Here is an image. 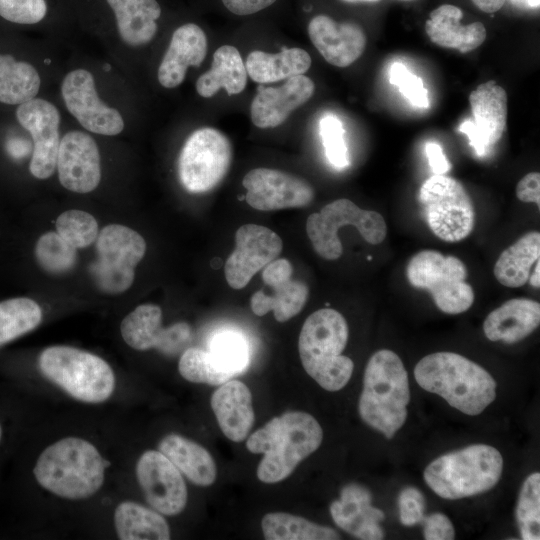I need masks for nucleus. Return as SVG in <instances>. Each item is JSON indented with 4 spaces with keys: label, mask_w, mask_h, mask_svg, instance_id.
<instances>
[{
    "label": "nucleus",
    "mask_w": 540,
    "mask_h": 540,
    "mask_svg": "<svg viewBox=\"0 0 540 540\" xmlns=\"http://www.w3.org/2000/svg\"><path fill=\"white\" fill-rule=\"evenodd\" d=\"M473 120L463 121L458 130L467 135L479 157L489 154L501 139L507 120V95L495 81L478 85L469 95Z\"/></svg>",
    "instance_id": "nucleus-18"
},
{
    "label": "nucleus",
    "mask_w": 540,
    "mask_h": 540,
    "mask_svg": "<svg viewBox=\"0 0 540 540\" xmlns=\"http://www.w3.org/2000/svg\"><path fill=\"white\" fill-rule=\"evenodd\" d=\"M515 5L523 8H538L540 0H511Z\"/></svg>",
    "instance_id": "nucleus-54"
},
{
    "label": "nucleus",
    "mask_w": 540,
    "mask_h": 540,
    "mask_svg": "<svg viewBox=\"0 0 540 540\" xmlns=\"http://www.w3.org/2000/svg\"><path fill=\"white\" fill-rule=\"evenodd\" d=\"M57 233L76 249L91 245L98 236V223L88 212L68 210L56 220Z\"/></svg>",
    "instance_id": "nucleus-42"
},
{
    "label": "nucleus",
    "mask_w": 540,
    "mask_h": 540,
    "mask_svg": "<svg viewBox=\"0 0 540 540\" xmlns=\"http://www.w3.org/2000/svg\"><path fill=\"white\" fill-rule=\"evenodd\" d=\"M399 518L404 526H414L422 522L425 512V498L415 487H405L398 496Z\"/></svg>",
    "instance_id": "nucleus-46"
},
{
    "label": "nucleus",
    "mask_w": 540,
    "mask_h": 540,
    "mask_svg": "<svg viewBox=\"0 0 540 540\" xmlns=\"http://www.w3.org/2000/svg\"><path fill=\"white\" fill-rule=\"evenodd\" d=\"M474 5L486 13H494L498 11L503 5L505 0H471Z\"/></svg>",
    "instance_id": "nucleus-52"
},
{
    "label": "nucleus",
    "mask_w": 540,
    "mask_h": 540,
    "mask_svg": "<svg viewBox=\"0 0 540 540\" xmlns=\"http://www.w3.org/2000/svg\"><path fill=\"white\" fill-rule=\"evenodd\" d=\"M503 471L500 452L485 444H475L433 460L423 477L441 498L461 499L484 493L499 481Z\"/></svg>",
    "instance_id": "nucleus-6"
},
{
    "label": "nucleus",
    "mask_w": 540,
    "mask_h": 540,
    "mask_svg": "<svg viewBox=\"0 0 540 540\" xmlns=\"http://www.w3.org/2000/svg\"><path fill=\"white\" fill-rule=\"evenodd\" d=\"M136 478L147 503L167 516L181 513L188 492L181 472L159 450H147L136 463Z\"/></svg>",
    "instance_id": "nucleus-14"
},
{
    "label": "nucleus",
    "mask_w": 540,
    "mask_h": 540,
    "mask_svg": "<svg viewBox=\"0 0 540 540\" xmlns=\"http://www.w3.org/2000/svg\"><path fill=\"white\" fill-rule=\"evenodd\" d=\"M112 9L121 40L132 47L148 44L158 29L161 15L156 0H106Z\"/></svg>",
    "instance_id": "nucleus-28"
},
{
    "label": "nucleus",
    "mask_w": 540,
    "mask_h": 540,
    "mask_svg": "<svg viewBox=\"0 0 540 540\" xmlns=\"http://www.w3.org/2000/svg\"><path fill=\"white\" fill-rule=\"evenodd\" d=\"M106 466L107 462L92 443L67 437L42 451L33 472L45 490L61 498L80 500L102 487Z\"/></svg>",
    "instance_id": "nucleus-3"
},
{
    "label": "nucleus",
    "mask_w": 540,
    "mask_h": 540,
    "mask_svg": "<svg viewBox=\"0 0 540 540\" xmlns=\"http://www.w3.org/2000/svg\"><path fill=\"white\" fill-rule=\"evenodd\" d=\"M540 323V304L528 298H514L488 314L483 331L491 341L507 344L529 336Z\"/></svg>",
    "instance_id": "nucleus-26"
},
{
    "label": "nucleus",
    "mask_w": 540,
    "mask_h": 540,
    "mask_svg": "<svg viewBox=\"0 0 540 540\" xmlns=\"http://www.w3.org/2000/svg\"><path fill=\"white\" fill-rule=\"evenodd\" d=\"M206 54L207 37L198 25L186 23L178 27L158 67L160 85L167 89L181 85L187 69L200 66Z\"/></svg>",
    "instance_id": "nucleus-24"
},
{
    "label": "nucleus",
    "mask_w": 540,
    "mask_h": 540,
    "mask_svg": "<svg viewBox=\"0 0 540 540\" xmlns=\"http://www.w3.org/2000/svg\"><path fill=\"white\" fill-rule=\"evenodd\" d=\"M97 259L91 272L96 285L105 293L126 291L134 281V268L146 252L144 238L119 224L105 226L96 238Z\"/></svg>",
    "instance_id": "nucleus-11"
},
{
    "label": "nucleus",
    "mask_w": 540,
    "mask_h": 540,
    "mask_svg": "<svg viewBox=\"0 0 540 540\" xmlns=\"http://www.w3.org/2000/svg\"><path fill=\"white\" fill-rule=\"evenodd\" d=\"M517 198L522 202H532L540 206V174L531 172L526 174L517 184Z\"/></svg>",
    "instance_id": "nucleus-48"
},
{
    "label": "nucleus",
    "mask_w": 540,
    "mask_h": 540,
    "mask_svg": "<svg viewBox=\"0 0 540 540\" xmlns=\"http://www.w3.org/2000/svg\"><path fill=\"white\" fill-rule=\"evenodd\" d=\"M56 168L67 190L80 194L93 191L101 180V158L93 137L80 130L67 132L60 139Z\"/></svg>",
    "instance_id": "nucleus-20"
},
{
    "label": "nucleus",
    "mask_w": 540,
    "mask_h": 540,
    "mask_svg": "<svg viewBox=\"0 0 540 540\" xmlns=\"http://www.w3.org/2000/svg\"><path fill=\"white\" fill-rule=\"evenodd\" d=\"M211 407L223 434L234 442L246 439L255 421L252 394L246 384L229 380L211 396Z\"/></svg>",
    "instance_id": "nucleus-25"
},
{
    "label": "nucleus",
    "mask_w": 540,
    "mask_h": 540,
    "mask_svg": "<svg viewBox=\"0 0 540 540\" xmlns=\"http://www.w3.org/2000/svg\"><path fill=\"white\" fill-rule=\"evenodd\" d=\"M61 95L66 109L87 131L104 136L123 131L121 113L100 99L94 76L87 69L68 72L61 83Z\"/></svg>",
    "instance_id": "nucleus-13"
},
{
    "label": "nucleus",
    "mask_w": 540,
    "mask_h": 540,
    "mask_svg": "<svg viewBox=\"0 0 540 540\" xmlns=\"http://www.w3.org/2000/svg\"><path fill=\"white\" fill-rule=\"evenodd\" d=\"M462 10L452 4H443L430 13L425 31L430 40L444 48L467 53L479 47L486 39V28L481 22L462 25Z\"/></svg>",
    "instance_id": "nucleus-27"
},
{
    "label": "nucleus",
    "mask_w": 540,
    "mask_h": 540,
    "mask_svg": "<svg viewBox=\"0 0 540 540\" xmlns=\"http://www.w3.org/2000/svg\"><path fill=\"white\" fill-rule=\"evenodd\" d=\"M46 14L45 0H0V16L13 23L36 24L42 21Z\"/></svg>",
    "instance_id": "nucleus-45"
},
{
    "label": "nucleus",
    "mask_w": 540,
    "mask_h": 540,
    "mask_svg": "<svg viewBox=\"0 0 540 540\" xmlns=\"http://www.w3.org/2000/svg\"><path fill=\"white\" fill-rule=\"evenodd\" d=\"M235 241V249L225 262L224 274L228 285L238 290L278 257L283 242L273 230L251 223L237 229Z\"/></svg>",
    "instance_id": "nucleus-17"
},
{
    "label": "nucleus",
    "mask_w": 540,
    "mask_h": 540,
    "mask_svg": "<svg viewBox=\"0 0 540 540\" xmlns=\"http://www.w3.org/2000/svg\"><path fill=\"white\" fill-rule=\"evenodd\" d=\"M308 34L323 58L336 67H347L364 52L366 35L354 22L338 23L327 15H317L308 24Z\"/></svg>",
    "instance_id": "nucleus-22"
},
{
    "label": "nucleus",
    "mask_w": 540,
    "mask_h": 540,
    "mask_svg": "<svg viewBox=\"0 0 540 540\" xmlns=\"http://www.w3.org/2000/svg\"><path fill=\"white\" fill-rule=\"evenodd\" d=\"M41 87L37 69L10 54H0V102L21 105L36 98Z\"/></svg>",
    "instance_id": "nucleus-35"
},
{
    "label": "nucleus",
    "mask_w": 540,
    "mask_h": 540,
    "mask_svg": "<svg viewBox=\"0 0 540 540\" xmlns=\"http://www.w3.org/2000/svg\"><path fill=\"white\" fill-rule=\"evenodd\" d=\"M419 202L429 228L441 240L458 242L472 232L473 203L458 180L434 174L422 184Z\"/></svg>",
    "instance_id": "nucleus-9"
},
{
    "label": "nucleus",
    "mask_w": 540,
    "mask_h": 540,
    "mask_svg": "<svg viewBox=\"0 0 540 540\" xmlns=\"http://www.w3.org/2000/svg\"><path fill=\"white\" fill-rule=\"evenodd\" d=\"M423 535L426 540H452L455 538L454 526L450 519L442 513L425 516Z\"/></svg>",
    "instance_id": "nucleus-47"
},
{
    "label": "nucleus",
    "mask_w": 540,
    "mask_h": 540,
    "mask_svg": "<svg viewBox=\"0 0 540 540\" xmlns=\"http://www.w3.org/2000/svg\"><path fill=\"white\" fill-rule=\"evenodd\" d=\"M1 436H2V429H1V426H0V441H1Z\"/></svg>",
    "instance_id": "nucleus-56"
},
{
    "label": "nucleus",
    "mask_w": 540,
    "mask_h": 540,
    "mask_svg": "<svg viewBox=\"0 0 540 540\" xmlns=\"http://www.w3.org/2000/svg\"><path fill=\"white\" fill-rule=\"evenodd\" d=\"M276 0H222L224 6L233 14L250 15L272 5Z\"/></svg>",
    "instance_id": "nucleus-50"
},
{
    "label": "nucleus",
    "mask_w": 540,
    "mask_h": 540,
    "mask_svg": "<svg viewBox=\"0 0 540 540\" xmlns=\"http://www.w3.org/2000/svg\"><path fill=\"white\" fill-rule=\"evenodd\" d=\"M414 377L424 390L470 416L483 412L496 397L494 378L477 363L453 352L423 357L414 368Z\"/></svg>",
    "instance_id": "nucleus-2"
},
{
    "label": "nucleus",
    "mask_w": 540,
    "mask_h": 540,
    "mask_svg": "<svg viewBox=\"0 0 540 540\" xmlns=\"http://www.w3.org/2000/svg\"><path fill=\"white\" fill-rule=\"evenodd\" d=\"M162 310L154 304H142L121 322V335L135 350L156 348L166 355L177 354L191 339L187 323L179 322L162 328Z\"/></svg>",
    "instance_id": "nucleus-19"
},
{
    "label": "nucleus",
    "mask_w": 540,
    "mask_h": 540,
    "mask_svg": "<svg viewBox=\"0 0 540 540\" xmlns=\"http://www.w3.org/2000/svg\"><path fill=\"white\" fill-rule=\"evenodd\" d=\"M515 517L522 539H540V474L538 472L530 474L523 482Z\"/></svg>",
    "instance_id": "nucleus-39"
},
{
    "label": "nucleus",
    "mask_w": 540,
    "mask_h": 540,
    "mask_svg": "<svg viewBox=\"0 0 540 540\" xmlns=\"http://www.w3.org/2000/svg\"><path fill=\"white\" fill-rule=\"evenodd\" d=\"M268 287L272 290L270 295L263 290L253 293L250 299L251 309L257 316L273 311L278 322H286L296 316L309 296L308 286L303 281L292 278Z\"/></svg>",
    "instance_id": "nucleus-34"
},
{
    "label": "nucleus",
    "mask_w": 540,
    "mask_h": 540,
    "mask_svg": "<svg viewBox=\"0 0 540 540\" xmlns=\"http://www.w3.org/2000/svg\"><path fill=\"white\" fill-rule=\"evenodd\" d=\"M178 370L187 381L208 385H221L235 377L234 374L221 367L209 351L196 347L188 348L183 352Z\"/></svg>",
    "instance_id": "nucleus-38"
},
{
    "label": "nucleus",
    "mask_w": 540,
    "mask_h": 540,
    "mask_svg": "<svg viewBox=\"0 0 540 540\" xmlns=\"http://www.w3.org/2000/svg\"><path fill=\"white\" fill-rule=\"evenodd\" d=\"M293 267L289 260L280 258L271 261L264 267L262 280L266 286L283 282L292 278Z\"/></svg>",
    "instance_id": "nucleus-49"
},
{
    "label": "nucleus",
    "mask_w": 540,
    "mask_h": 540,
    "mask_svg": "<svg viewBox=\"0 0 540 540\" xmlns=\"http://www.w3.org/2000/svg\"><path fill=\"white\" fill-rule=\"evenodd\" d=\"M349 3H357V2H377L379 0H342Z\"/></svg>",
    "instance_id": "nucleus-55"
},
{
    "label": "nucleus",
    "mask_w": 540,
    "mask_h": 540,
    "mask_svg": "<svg viewBox=\"0 0 540 540\" xmlns=\"http://www.w3.org/2000/svg\"><path fill=\"white\" fill-rule=\"evenodd\" d=\"M372 494L358 483L345 485L340 498L330 505L335 524L345 532L362 540H380L384 531L380 525L385 518L382 510L371 505Z\"/></svg>",
    "instance_id": "nucleus-23"
},
{
    "label": "nucleus",
    "mask_w": 540,
    "mask_h": 540,
    "mask_svg": "<svg viewBox=\"0 0 540 540\" xmlns=\"http://www.w3.org/2000/svg\"><path fill=\"white\" fill-rule=\"evenodd\" d=\"M42 374L73 398L100 403L115 388V375L109 364L97 355L69 346H51L39 356Z\"/></svg>",
    "instance_id": "nucleus-7"
},
{
    "label": "nucleus",
    "mask_w": 540,
    "mask_h": 540,
    "mask_svg": "<svg viewBox=\"0 0 540 540\" xmlns=\"http://www.w3.org/2000/svg\"><path fill=\"white\" fill-rule=\"evenodd\" d=\"M209 352L216 362L235 376L243 372L249 362V348L245 338L235 331H223L214 335Z\"/></svg>",
    "instance_id": "nucleus-41"
},
{
    "label": "nucleus",
    "mask_w": 540,
    "mask_h": 540,
    "mask_svg": "<svg viewBox=\"0 0 540 540\" xmlns=\"http://www.w3.org/2000/svg\"><path fill=\"white\" fill-rule=\"evenodd\" d=\"M231 159V143L222 132L211 127L197 129L187 138L179 155L180 182L188 192H208L223 180Z\"/></svg>",
    "instance_id": "nucleus-12"
},
{
    "label": "nucleus",
    "mask_w": 540,
    "mask_h": 540,
    "mask_svg": "<svg viewBox=\"0 0 540 540\" xmlns=\"http://www.w3.org/2000/svg\"><path fill=\"white\" fill-rule=\"evenodd\" d=\"M348 336L345 318L330 308L313 312L302 326L298 342L302 366L327 391L341 390L352 376L354 363L342 355Z\"/></svg>",
    "instance_id": "nucleus-5"
},
{
    "label": "nucleus",
    "mask_w": 540,
    "mask_h": 540,
    "mask_svg": "<svg viewBox=\"0 0 540 540\" xmlns=\"http://www.w3.org/2000/svg\"><path fill=\"white\" fill-rule=\"evenodd\" d=\"M540 261L537 260L536 267L531 276H529V282L534 288H539L540 286Z\"/></svg>",
    "instance_id": "nucleus-53"
},
{
    "label": "nucleus",
    "mask_w": 540,
    "mask_h": 540,
    "mask_svg": "<svg viewBox=\"0 0 540 540\" xmlns=\"http://www.w3.org/2000/svg\"><path fill=\"white\" fill-rule=\"evenodd\" d=\"M267 540H336L339 534L332 528L311 522L303 517L283 512L266 514L261 521Z\"/></svg>",
    "instance_id": "nucleus-36"
},
{
    "label": "nucleus",
    "mask_w": 540,
    "mask_h": 540,
    "mask_svg": "<svg viewBox=\"0 0 540 540\" xmlns=\"http://www.w3.org/2000/svg\"><path fill=\"white\" fill-rule=\"evenodd\" d=\"M425 152L429 161V165L434 174L444 175L447 173L451 164L443 153L442 147L436 142H427L425 144Z\"/></svg>",
    "instance_id": "nucleus-51"
},
{
    "label": "nucleus",
    "mask_w": 540,
    "mask_h": 540,
    "mask_svg": "<svg viewBox=\"0 0 540 540\" xmlns=\"http://www.w3.org/2000/svg\"><path fill=\"white\" fill-rule=\"evenodd\" d=\"M76 248L57 232H47L37 241L35 256L39 265L52 274H63L76 263Z\"/></svg>",
    "instance_id": "nucleus-40"
},
{
    "label": "nucleus",
    "mask_w": 540,
    "mask_h": 540,
    "mask_svg": "<svg viewBox=\"0 0 540 540\" xmlns=\"http://www.w3.org/2000/svg\"><path fill=\"white\" fill-rule=\"evenodd\" d=\"M247 77L239 51L234 46L222 45L214 52L210 69L197 79L195 87L204 98L214 96L221 88L234 95L245 89Z\"/></svg>",
    "instance_id": "nucleus-30"
},
{
    "label": "nucleus",
    "mask_w": 540,
    "mask_h": 540,
    "mask_svg": "<svg viewBox=\"0 0 540 540\" xmlns=\"http://www.w3.org/2000/svg\"><path fill=\"white\" fill-rule=\"evenodd\" d=\"M409 402L408 374L400 357L388 349L375 352L364 371L361 419L391 439L406 421Z\"/></svg>",
    "instance_id": "nucleus-4"
},
{
    "label": "nucleus",
    "mask_w": 540,
    "mask_h": 540,
    "mask_svg": "<svg viewBox=\"0 0 540 540\" xmlns=\"http://www.w3.org/2000/svg\"><path fill=\"white\" fill-rule=\"evenodd\" d=\"M352 225L370 244H380L386 237L387 226L382 215L364 210L351 200L337 199L312 213L306 221V232L316 253L324 259L336 260L343 252L338 229Z\"/></svg>",
    "instance_id": "nucleus-10"
},
{
    "label": "nucleus",
    "mask_w": 540,
    "mask_h": 540,
    "mask_svg": "<svg viewBox=\"0 0 540 540\" xmlns=\"http://www.w3.org/2000/svg\"><path fill=\"white\" fill-rule=\"evenodd\" d=\"M16 118L32 138L31 174L38 179L49 178L56 169L60 144L61 116L57 107L48 100L33 98L18 105Z\"/></svg>",
    "instance_id": "nucleus-15"
},
{
    "label": "nucleus",
    "mask_w": 540,
    "mask_h": 540,
    "mask_svg": "<svg viewBox=\"0 0 540 540\" xmlns=\"http://www.w3.org/2000/svg\"><path fill=\"white\" fill-rule=\"evenodd\" d=\"M319 133L329 163L339 170L346 168L349 157L342 122L336 116L327 114L320 119Z\"/></svg>",
    "instance_id": "nucleus-43"
},
{
    "label": "nucleus",
    "mask_w": 540,
    "mask_h": 540,
    "mask_svg": "<svg viewBox=\"0 0 540 540\" xmlns=\"http://www.w3.org/2000/svg\"><path fill=\"white\" fill-rule=\"evenodd\" d=\"M311 66L310 55L301 48H282L278 53L252 51L246 59L248 76L260 84L303 75Z\"/></svg>",
    "instance_id": "nucleus-31"
},
{
    "label": "nucleus",
    "mask_w": 540,
    "mask_h": 540,
    "mask_svg": "<svg viewBox=\"0 0 540 540\" xmlns=\"http://www.w3.org/2000/svg\"><path fill=\"white\" fill-rule=\"evenodd\" d=\"M158 450L193 484L206 487L215 482V461L200 444L178 434H169L159 442Z\"/></svg>",
    "instance_id": "nucleus-29"
},
{
    "label": "nucleus",
    "mask_w": 540,
    "mask_h": 540,
    "mask_svg": "<svg viewBox=\"0 0 540 540\" xmlns=\"http://www.w3.org/2000/svg\"><path fill=\"white\" fill-rule=\"evenodd\" d=\"M114 526L121 540L170 539L169 525L159 512L131 501L116 507Z\"/></svg>",
    "instance_id": "nucleus-32"
},
{
    "label": "nucleus",
    "mask_w": 540,
    "mask_h": 540,
    "mask_svg": "<svg viewBox=\"0 0 540 540\" xmlns=\"http://www.w3.org/2000/svg\"><path fill=\"white\" fill-rule=\"evenodd\" d=\"M406 276L413 287L427 290L444 313L460 314L474 302V291L466 282V266L455 256L422 250L408 261Z\"/></svg>",
    "instance_id": "nucleus-8"
},
{
    "label": "nucleus",
    "mask_w": 540,
    "mask_h": 540,
    "mask_svg": "<svg viewBox=\"0 0 540 540\" xmlns=\"http://www.w3.org/2000/svg\"><path fill=\"white\" fill-rule=\"evenodd\" d=\"M539 257L540 233L528 232L500 254L494 265V276L506 287H521L528 281L530 269Z\"/></svg>",
    "instance_id": "nucleus-33"
},
{
    "label": "nucleus",
    "mask_w": 540,
    "mask_h": 540,
    "mask_svg": "<svg viewBox=\"0 0 540 540\" xmlns=\"http://www.w3.org/2000/svg\"><path fill=\"white\" fill-rule=\"evenodd\" d=\"M314 90V82L304 75L292 76L279 87L260 84L250 106L252 123L262 129L281 125L312 97Z\"/></svg>",
    "instance_id": "nucleus-21"
},
{
    "label": "nucleus",
    "mask_w": 540,
    "mask_h": 540,
    "mask_svg": "<svg viewBox=\"0 0 540 540\" xmlns=\"http://www.w3.org/2000/svg\"><path fill=\"white\" fill-rule=\"evenodd\" d=\"M390 82L398 87L401 94L411 103L420 108L429 106L428 92L423 81L412 74L404 64L395 62L390 69Z\"/></svg>",
    "instance_id": "nucleus-44"
},
{
    "label": "nucleus",
    "mask_w": 540,
    "mask_h": 540,
    "mask_svg": "<svg viewBox=\"0 0 540 540\" xmlns=\"http://www.w3.org/2000/svg\"><path fill=\"white\" fill-rule=\"evenodd\" d=\"M42 319L37 302L13 298L0 302V346L36 328Z\"/></svg>",
    "instance_id": "nucleus-37"
},
{
    "label": "nucleus",
    "mask_w": 540,
    "mask_h": 540,
    "mask_svg": "<svg viewBox=\"0 0 540 540\" xmlns=\"http://www.w3.org/2000/svg\"><path fill=\"white\" fill-rule=\"evenodd\" d=\"M242 184L247 190L246 202L260 211L302 208L314 198V189L306 180L276 169H252Z\"/></svg>",
    "instance_id": "nucleus-16"
},
{
    "label": "nucleus",
    "mask_w": 540,
    "mask_h": 540,
    "mask_svg": "<svg viewBox=\"0 0 540 540\" xmlns=\"http://www.w3.org/2000/svg\"><path fill=\"white\" fill-rule=\"evenodd\" d=\"M322 439L323 430L312 415L290 411L272 418L252 433L246 447L251 453L264 455L257 477L272 484L292 474L300 462L319 448Z\"/></svg>",
    "instance_id": "nucleus-1"
}]
</instances>
